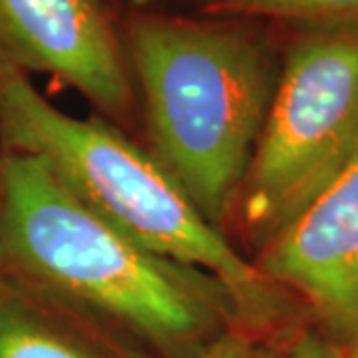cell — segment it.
Instances as JSON below:
<instances>
[{
  "instance_id": "1",
  "label": "cell",
  "mask_w": 358,
  "mask_h": 358,
  "mask_svg": "<svg viewBox=\"0 0 358 358\" xmlns=\"http://www.w3.org/2000/svg\"><path fill=\"white\" fill-rule=\"evenodd\" d=\"M0 277L100 320L159 358H195L241 329L229 289L159 255L70 193L32 155H0Z\"/></svg>"
},
{
  "instance_id": "2",
  "label": "cell",
  "mask_w": 358,
  "mask_h": 358,
  "mask_svg": "<svg viewBox=\"0 0 358 358\" xmlns=\"http://www.w3.org/2000/svg\"><path fill=\"white\" fill-rule=\"evenodd\" d=\"M0 138L40 159L84 205L134 241L217 277L235 299L241 329L282 331L293 294L265 279L207 223L150 150L100 117H74L50 103L24 70L0 58Z\"/></svg>"
},
{
  "instance_id": "3",
  "label": "cell",
  "mask_w": 358,
  "mask_h": 358,
  "mask_svg": "<svg viewBox=\"0 0 358 358\" xmlns=\"http://www.w3.org/2000/svg\"><path fill=\"white\" fill-rule=\"evenodd\" d=\"M126 56L143 96L150 152L221 231L279 80L261 36L229 20L131 18Z\"/></svg>"
},
{
  "instance_id": "4",
  "label": "cell",
  "mask_w": 358,
  "mask_h": 358,
  "mask_svg": "<svg viewBox=\"0 0 358 358\" xmlns=\"http://www.w3.org/2000/svg\"><path fill=\"white\" fill-rule=\"evenodd\" d=\"M358 154V24L307 26L289 46L239 195L259 249Z\"/></svg>"
},
{
  "instance_id": "5",
  "label": "cell",
  "mask_w": 358,
  "mask_h": 358,
  "mask_svg": "<svg viewBox=\"0 0 358 358\" xmlns=\"http://www.w3.org/2000/svg\"><path fill=\"white\" fill-rule=\"evenodd\" d=\"M0 58L50 74L103 114L129 112L128 56L102 0H0Z\"/></svg>"
},
{
  "instance_id": "6",
  "label": "cell",
  "mask_w": 358,
  "mask_h": 358,
  "mask_svg": "<svg viewBox=\"0 0 358 358\" xmlns=\"http://www.w3.org/2000/svg\"><path fill=\"white\" fill-rule=\"evenodd\" d=\"M259 273L301 299L329 331L358 334V154L313 203L259 249Z\"/></svg>"
},
{
  "instance_id": "7",
  "label": "cell",
  "mask_w": 358,
  "mask_h": 358,
  "mask_svg": "<svg viewBox=\"0 0 358 358\" xmlns=\"http://www.w3.org/2000/svg\"><path fill=\"white\" fill-rule=\"evenodd\" d=\"M0 358H155L100 320L0 277Z\"/></svg>"
},
{
  "instance_id": "8",
  "label": "cell",
  "mask_w": 358,
  "mask_h": 358,
  "mask_svg": "<svg viewBox=\"0 0 358 358\" xmlns=\"http://www.w3.org/2000/svg\"><path fill=\"white\" fill-rule=\"evenodd\" d=\"M211 16H268L305 26L358 24V0H211Z\"/></svg>"
},
{
  "instance_id": "9",
  "label": "cell",
  "mask_w": 358,
  "mask_h": 358,
  "mask_svg": "<svg viewBox=\"0 0 358 358\" xmlns=\"http://www.w3.org/2000/svg\"><path fill=\"white\" fill-rule=\"evenodd\" d=\"M195 358H285V355L271 338L245 329H229L205 346Z\"/></svg>"
},
{
  "instance_id": "10",
  "label": "cell",
  "mask_w": 358,
  "mask_h": 358,
  "mask_svg": "<svg viewBox=\"0 0 358 358\" xmlns=\"http://www.w3.org/2000/svg\"><path fill=\"white\" fill-rule=\"evenodd\" d=\"M285 358H346V352L324 334L303 331L294 336Z\"/></svg>"
},
{
  "instance_id": "11",
  "label": "cell",
  "mask_w": 358,
  "mask_h": 358,
  "mask_svg": "<svg viewBox=\"0 0 358 358\" xmlns=\"http://www.w3.org/2000/svg\"><path fill=\"white\" fill-rule=\"evenodd\" d=\"M346 358H358V334L348 341V348L345 350Z\"/></svg>"
}]
</instances>
